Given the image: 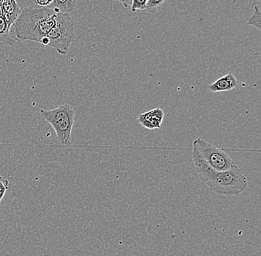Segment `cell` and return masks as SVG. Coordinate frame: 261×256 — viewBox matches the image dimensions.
<instances>
[{
    "mask_svg": "<svg viewBox=\"0 0 261 256\" xmlns=\"http://www.w3.org/2000/svg\"><path fill=\"white\" fill-rule=\"evenodd\" d=\"M57 14L48 8H24L11 27V32L16 40L40 43L56 23Z\"/></svg>",
    "mask_w": 261,
    "mask_h": 256,
    "instance_id": "7a4b0ae2",
    "label": "cell"
},
{
    "mask_svg": "<svg viewBox=\"0 0 261 256\" xmlns=\"http://www.w3.org/2000/svg\"><path fill=\"white\" fill-rule=\"evenodd\" d=\"M238 84V80L236 76L232 73H228L210 84L207 89L212 93L225 92L232 91Z\"/></svg>",
    "mask_w": 261,
    "mask_h": 256,
    "instance_id": "52a82bcc",
    "label": "cell"
},
{
    "mask_svg": "<svg viewBox=\"0 0 261 256\" xmlns=\"http://www.w3.org/2000/svg\"><path fill=\"white\" fill-rule=\"evenodd\" d=\"M16 41L11 32V26L4 17H0V45L13 46Z\"/></svg>",
    "mask_w": 261,
    "mask_h": 256,
    "instance_id": "9c48e42d",
    "label": "cell"
},
{
    "mask_svg": "<svg viewBox=\"0 0 261 256\" xmlns=\"http://www.w3.org/2000/svg\"><path fill=\"white\" fill-rule=\"evenodd\" d=\"M8 187H9V181L0 176V202L4 198L6 192L8 190Z\"/></svg>",
    "mask_w": 261,
    "mask_h": 256,
    "instance_id": "4fadbf2b",
    "label": "cell"
},
{
    "mask_svg": "<svg viewBox=\"0 0 261 256\" xmlns=\"http://www.w3.org/2000/svg\"><path fill=\"white\" fill-rule=\"evenodd\" d=\"M166 0H148L147 3V9H153V8H156L161 6L163 3L166 2Z\"/></svg>",
    "mask_w": 261,
    "mask_h": 256,
    "instance_id": "5bb4252c",
    "label": "cell"
},
{
    "mask_svg": "<svg viewBox=\"0 0 261 256\" xmlns=\"http://www.w3.org/2000/svg\"><path fill=\"white\" fill-rule=\"evenodd\" d=\"M192 160L199 179L212 191L221 195H238L247 188V179L238 164L228 170L212 169L195 148Z\"/></svg>",
    "mask_w": 261,
    "mask_h": 256,
    "instance_id": "6da1fadb",
    "label": "cell"
},
{
    "mask_svg": "<svg viewBox=\"0 0 261 256\" xmlns=\"http://www.w3.org/2000/svg\"><path fill=\"white\" fill-rule=\"evenodd\" d=\"M260 18L261 14L260 9H259L258 6H255L254 7V14L252 16L248 19L247 24H250V25L254 26L256 29H258L260 31Z\"/></svg>",
    "mask_w": 261,
    "mask_h": 256,
    "instance_id": "8fae6325",
    "label": "cell"
},
{
    "mask_svg": "<svg viewBox=\"0 0 261 256\" xmlns=\"http://www.w3.org/2000/svg\"><path fill=\"white\" fill-rule=\"evenodd\" d=\"M192 148H195L200 153L204 160L212 169L219 171L228 170L237 164L226 151L203 138H196Z\"/></svg>",
    "mask_w": 261,
    "mask_h": 256,
    "instance_id": "5b68a950",
    "label": "cell"
},
{
    "mask_svg": "<svg viewBox=\"0 0 261 256\" xmlns=\"http://www.w3.org/2000/svg\"><path fill=\"white\" fill-rule=\"evenodd\" d=\"M37 6L42 8H48L53 3V0H34Z\"/></svg>",
    "mask_w": 261,
    "mask_h": 256,
    "instance_id": "9a60e30c",
    "label": "cell"
},
{
    "mask_svg": "<svg viewBox=\"0 0 261 256\" xmlns=\"http://www.w3.org/2000/svg\"><path fill=\"white\" fill-rule=\"evenodd\" d=\"M2 6H3L5 19H6L8 23L12 27L13 24L20 15L22 9L18 6L16 0H6V1L3 2Z\"/></svg>",
    "mask_w": 261,
    "mask_h": 256,
    "instance_id": "ba28073f",
    "label": "cell"
},
{
    "mask_svg": "<svg viewBox=\"0 0 261 256\" xmlns=\"http://www.w3.org/2000/svg\"><path fill=\"white\" fill-rule=\"evenodd\" d=\"M164 116V111L162 109H152V110H148L144 113L139 115V123L143 128L148 129V130L160 129L162 125Z\"/></svg>",
    "mask_w": 261,
    "mask_h": 256,
    "instance_id": "8992f818",
    "label": "cell"
},
{
    "mask_svg": "<svg viewBox=\"0 0 261 256\" xmlns=\"http://www.w3.org/2000/svg\"><path fill=\"white\" fill-rule=\"evenodd\" d=\"M147 3L148 0H132V6H130L132 12H136L138 10L143 11L146 9Z\"/></svg>",
    "mask_w": 261,
    "mask_h": 256,
    "instance_id": "7c38bea8",
    "label": "cell"
},
{
    "mask_svg": "<svg viewBox=\"0 0 261 256\" xmlns=\"http://www.w3.org/2000/svg\"><path fill=\"white\" fill-rule=\"evenodd\" d=\"M77 4V0H53L48 8L53 9L57 13L69 14Z\"/></svg>",
    "mask_w": 261,
    "mask_h": 256,
    "instance_id": "30bf717a",
    "label": "cell"
},
{
    "mask_svg": "<svg viewBox=\"0 0 261 256\" xmlns=\"http://www.w3.org/2000/svg\"><path fill=\"white\" fill-rule=\"evenodd\" d=\"M113 1L120 2L123 5L124 7L128 8L132 6V0H113Z\"/></svg>",
    "mask_w": 261,
    "mask_h": 256,
    "instance_id": "2e32d148",
    "label": "cell"
},
{
    "mask_svg": "<svg viewBox=\"0 0 261 256\" xmlns=\"http://www.w3.org/2000/svg\"><path fill=\"white\" fill-rule=\"evenodd\" d=\"M45 37L48 41V47L60 54H66L75 39L74 24L69 14L57 13L56 23Z\"/></svg>",
    "mask_w": 261,
    "mask_h": 256,
    "instance_id": "277c9868",
    "label": "cell"
},
{
    "mask_svg": "<svg viewBox=\"0 0 261 256\" xmlns=\"http://www.w3.org/2000/svg\"><path fill=\"white\" fill-rule=\"evenodd\" d=\"M40 115L53 128L57 138L63 145H72L71 132L75 120V110L71 104H60L52 110H40Z\"/></svg>",
    "mask_w": 261,
    "mask_h": 256,
    "instance_id": "3957f363",
    "label": "cell"
}]
</instances>
